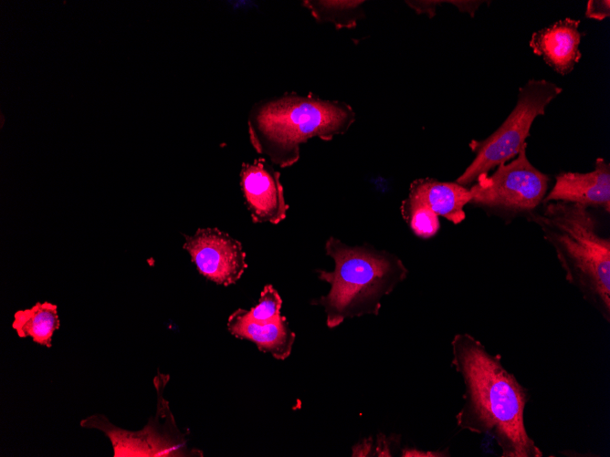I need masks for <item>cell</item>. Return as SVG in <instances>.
Returning a JSON list of instances; mask_svg holds the SVG:
<instances>
[{
  "label": "cell",
  "mask_w": 610,
  "mask_h": 457,
  "mask_svg": "<svg viewBox=\"0 0 610 457\" xmlns=\"http://www.w3.org/2000/svg\"><path fill=\"white\" fill-rule=\"evenodd\" d=\"M452 366L462 377L464 403L456 415L457 425L477 434L490 435L501 457H542L529 436L524 410L529 392L501 363L469 334L452 339Z\"/></svg>",
  "instance_id": "obj_1"
},
{
  "label": "cell",
  "mask_w": 610,
  "mask_h": 457,
  "mask_svg": "<svg viewBox=\"0 0 610 457\" xmlns=\"http://www.w3.org/2000/svg\"><path fill=\"white\" fill-rule=\"evenodd\" d=\"M356 114L346 102L323 99L310 92H287L256 102L247 116V132L255 151L280 168L295 164L302 143L313 137L330 141L344 134Z\"/></svg>",
  "instance_id": "obj_2"
},
{
  "label": "cell",
  "mask_w": 610,
  "mask_h": 457,
  "mask_svg": "<svg viewBox=\"0 0 610 457\" xmlns=\"http://www.w3.org/2000/svg\"><path fill=\"white\" fill-rule=\"evenodd\" d=\"M554 248L566 280L610 321V239L599 232L589 208L573 203H548L527 214Z\"/></svg>",
  "instance_id": "obj_3"
},
{
  "label": "cell",
  "mask_w": 610,
  "mask_h": 457,
  "mask_svg": "<svg viewBox=\"0 0 610 457\" xmlns=\"http://www.w3.org/2000/svg\"><path fill=\"white\" fill-rule=\"evenodd\" d=\"M325 251L334 261V269L316 272L320 280L331 285V289L310 304L324 308L329 328L340 326L347 318L378 316L381 299L408 275V269L398 256L368 244L351 246L331 236L325 243Z\"/></svg>",
  "instance_id": "obj_4"
},
{
  "label": "cell",
  "mask_w": 610,
  "mask_h": 457,
  "mask_svg": "<svg viewBox=\"0 0 610 457\" xmlns=\"http://www.w3.org/2000/svg\"><path fill=\"white\" fill-rule=\"evenodd\" d=\"M562 91V88L545 79H531L521 87L517 103L503 123L488 138L470 141L469 148L476 157L456 182L468 187L516 156L527 144L534 119L545 114L547 106Z\"/></svg>",
  "instance_id": "obj_5"
},
{
  "label": "cell",
  "mask_w": 610,
  "mask_h": 457,
  "mask_svg": "<svg viewBox=\"0 0 610 457\" xmlns=\"http://www.w3.org/2000/svg\"><path fill=\"white\" fill-rule=\"evenodd\" d=\"M168 380L169 376L160 372L154 378L157 410L143 429L132 431L119 428L102 414L82 420L80 426L104 432L111 442L114 457L204 456L201 451L189 449L184 435L175 424L168 401L163 397Z\"/></svg>",
  "instance_id": "obj_6"
},
{
  "label": "cell",
  "mask_w": 610,
  "mask_h": 457,
  "mask_svg": "<svg viewBox=\"0 0 610 457\" xmlns=\"http://www.w3.org/2000/svg\"><path fill=\"white\" fill-rule=\"evenodd\" d=\"M526 147L510 163L500 164L492 175L479 178L469 188V203L509 217L533 212L545 197L549 176L530 162Z\"/></svg>",
  "instance_id": "obj_7"
},
{
  "label": "cell",
  "mask_w": 610,
  "mask_h": 457,
  "mask_svg": "<svg viewBox=\"0 0 610 457\" xmlns=\"http://www.w3.org/2000/svg\"><path fill=\"white\" fill-rule=\"evenodd\" d=\"M183 248L199 274L218 285L235 284L247 268L241 243L217 228H199L185 235Z\"/></svg>",
  "instance_id": "obj_8"
},
{
  "label": "cell",
  "mask_w": 610,
  "mask_h": 457,
  "mask_svg": "<svg viewBox=\"0 0 610 457\" xmlns=\"http://www.w3.org/2000/svg\"><path fill=\"white\" fill-rule=\"evenodd\" d=\"M240 188L253 223L277 224L286 218L280 173L265 158L244 162L240 170Z\"/></svg>",
  "instance_id": "obj_9"
},
{
  "label": "cell",
  "mask_w": 610,
  "mask_h": 457,
  "mask_svg": "<svg viewBox=\"0 0 610 457\" xmlns=\"http://www.w3.org/2000/svg\"><path fill=\"white\" fill-rule=\"evenodd\" d=\"M566 202L587 208L610 211V165L603 158L595 160L592 171L580 173L562 171L555 177V184L544 197L543 203Z\"/></svg>",
  "instance_id": "obj_10"
},
{
  "label": "cell",
  "mask_w": 610,
  "mask_h": 457,
  "mask_svg": "<svg viewBox=\"0 0 610 457\" xmlns=\"http://www.w3.org/2000/svg\"><path fill=\"white\" fill-rule=\"evenodd\" d=\"M580 20L566 17L531 35L530 47L554 71L564 76L579 62Z\"/></svg>",
  "instance_id": "obj_11"
},
{
  "label": "cell",
  "mask_w": 610,
  "mask_h": 457,
  "mask_svg": "<svg viewBox=\"0 0 610 457\" xmlns=\"http://www.w3.org/2000/svg\"><path fill=\"white\" fill-rule=\"evenodd\" d=\"M226 326L233 336L253 342L258 350L279 360L290 355L296 338L286 317L281 315L274 321L258 323L249 317L247 309L237 308L229 316Z\"/></svg>",
  "instance_id": "obj_12"
},
{
  "label": "cell",
  "mask_w": 610,
  "mask_h": 457,
  "mask_svg": "<svg viewBox=\"0 0 610 457\" xmlns=\"http://www.w3.org/2000/svg\"><path fill=\"white\" fill-rule=\"evenodd\" d=\"M409 193L424 202L437 216L445 217L455 224L466 218L464 206L471 201L469 188L456 182H439L432 178L413 181Z\"/></svg>",
  "instance_id": "obj_13"
},
{
  "label": "cell",
  "mask_w": 610,
  "mask_h": 457,
  "mask_svg": "<svg viewBox=\"0 0 610 457\" xmlns=\"http://www.w3.org/2000/svg\"><path fill=\"white\" fill-rule=\"evenodd\" d=\"M60 325L58 306L50 302H37L32 307L18 310L14 315L12 327L21 338L51 348L54 332Z\"/></svg>",
  "instance_id": "obj_14"
},
{
  "label": "cell",
  "mask_w": 610,
  "mask_h": 457,
  "mask_svg": "<svg viewBox=\"0 0 610 457\" xmlns=\"http://www.w3.org/2000/svg\"><path fill=\"white\" fill-rule=\"evenodd\" d=\"M362 0H305L302 5L318 23H331L337 29L355 27L364 16Z\"/></svg>",
  "instance_id": "obj_15"
},
{
  "label": "cell",
  "mask_w": 610,
  "mask_h": 457,
  "mask_svg": "<svg viewBox=\"0 0 610 457\" xmlns=\"http://www.w3.org/2000/svg\"><path fill=\"white\" fill-rule=\"evenodd\" d=\"M401 214L413 233L420 238L433 237L439 230L438 216L416 196L408 193L400 205Z\"/></svg>",
  "instance_id": "obj_16"
},
{
  "label": "cell",
  "mask_w": 610,
  "mask_h": 457,
  "mask_svg": "<svg viewBox=\"0 0 610 457\" xmlns=\"http://www.w3.org/2000/svg\"><path fill=\"white\" fill-rule=\"evenodd\" d=\"M282 299L272 285H266L258 303L247 310L249 317L258 323H268L280 316Z\"/></svg>",
  "instance_id": "obj_17"
},
{
  "label": "cell",
  "mask_w": 610,
  "mask_h": 457,
  "mask_svg": "<svg viewBox=\"0 0 610 457\" xmlns=\"http://www.w3.org/2000/svg\"><path fill=\"white\" fill-rule=\"evenodd\" d=\"M610 16L609 0H590L587 3L585 16L601 21Z\"/></svg>",
  "instance_id": "obj_18"
},
{
  "label": "cell",
  "mask_w": 610,
  "mask_h": 457,
  "mask_svg": "<svg viewBox=\"0 0 610 457\" xmlns=\"http://www.w3.org/2000/svg\"><path fill=\"white\" fill-rule=\"evenodd\" d=\"M399 435H391L389 438L379 433L377 435V447L373 452L376 456H393L392 448L399 445Z\"/></svg>",
  "instance_id": "obj_19"
},
{
  "label": "cell",
  "mask_w": 610,
  "mask_h": 457,
  "mask_svg": "<svg viewBox=\"0 0 610 457\" xmlns=\"http://www.w3.org/2000/svg\"><path fill=\"white\" fill-rule=\"evenodd\" d=\"M405 3L417 14H426L432 18L436 15V6L441 1H406Z\"/></svg>",
  "instance_id": "obj_20"
},
{
  "label": "cell",
  "mask_w": 610,
  "mask_h": 457,
  "mask_svg": "<svg viewBox=\"0 0 610 457\" xmlns=\"http://www.w3.org/2000/svg\"><path fill=\"white\" fill-rule=\"evenodd\" d=\"M403 457H412V456H423V457H442L449 456L448 449L442 451H434V452H424L416 448L405 447L403 449L402 453Z\"/></svg>",
  "instance_id": "obj_21"
},
{
  "label": "cell",
  "mask_w": 610,
  "mask_h": 457,
  "mask_svg": "<svg viewBox=\"0 0 610 457\" xmlns=\"http://www.w3.org/2000/svg\"><path fill=\"white\" fill-rule=\"evenodd\" d=\"M372 438L364 439L352 447V456H370L372 452Z\"/></svg>",
  "instance_id": "obj_22"
},
{
  "label": "cell",
  "mask_w": 610,
  "mask_h": 457,
  "mask_svg": "<svg viewBox=\"0 0 610 457\" xmlns=\"http://www.w3.org/2000/svg\"><path fill=\"white\" fill-rule=\"evenodd\" d=\"M448 2L456 5L458 8V10L468 13L471 16H474L476 10L481 4L480 1H448Z\"/></svg>",
  "instance_id": "obj_23"
}]
</instances>
